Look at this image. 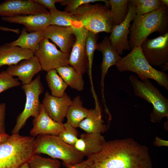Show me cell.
<instances>
[{
  "instance_id": "obj_3",
  "label": "cell",
  "mask_w": 168,
  "mask_h": 168,
  "mask_svg": "<svg viewBox=\"0 0 168 168\" xmlns=\"http://www.w3.org/2000/svg\"><path fill=\"white\" fill-rule=\"evenodd\" d=\"M35 138L12 134L0 143V168H18L35 154Z\"/></svg>"
},
{
  "instance_id": "obj_22",
  "label": "cell",
  "mask_w": 168,
  "mask_h": 168,
  "mask_svg": "<svg viewBox=\"0 0 168 168\" xmlns=\"http://www.w3.org/2000/svg\"><path fill=\"white\" fill-rule=\"evenodd\" d=\"M95 104L94 108L89 109L87 117L80 123L78 127L86 133L101 134L106 131V128L99 103Z\"/></svg>"
},
{
  "instance_id": "obj_33",
  "label": "cell",
  "mask_w": 168,
  "mask_h": 168,
  "mask_svg": "<svg viewBox=\"0 0 168 168\" xmlns=\"http://www.w3.org/2000/svg\"><path fill=\"white\" fill-rule=\"evenodd\" d=\"M97 2H103L107 7L109 8L110 7L109 0H63L60 3L62 5L66 6L65 11L72 14L82 5Z\"/></svg>"
},
{
  "instance_id": "obj_35",
  "label": "cell",
  "mask_w": 168,
  "mask_h": 168,
  "mask_svg": "<svg viewBox=\"0 0 168 168\" xmlns=\"http://www.w3.org/2000/svg\"><path fill=\"white\" fill-rule=\"evenodd\" d=\"M6 105L5 103H0V135L6 133L5 119Z\"/></svg>"
},
{
  "instance_id": "obj_31",
  "label": "cell",
  "mask_w": 168,
  "mask_h": 168,
  "mask_svg": "<svg viewBox=\"0 0 168 168\" xmlns=\"http://www.w3.org/2000/svg\"><path fill=\"white\" fill-rule=\"evenodd\" d=\"M30 168H59L61 163L57 159L34 154L28 163Z\"/></svg>"
},
{
  "instance_id": "obj_16",
  "label": "cell",
  "mask_w": 168,
  "mask_h": 168,
  "mask_svg": "<svg viewBox=\"0 0 168 168\" xmlns=\"http://www.w3.org/2000/svg\"><path fill=\"white\" fill-rule=\"evenodd\" d=\"M2 19L8 22L22 25L27 31L31 32L42 31L51 25V16L48 12L11 17H2Z\"/></svg>"
},
{
  "instance_id": "obj_6",
  "label": "cell",
  "mask_w": 168,
  "mask_h": 168,
  "mask_svg": "<svg viewBox=\"0 0 168 168\" xmlns=\"http://www.w3.org/2000/svg\"><path fill=\"white\" fill-rule=\"evenodd\" d=\"M88 3L79 7L72 14L82 27L97 34L111 33L114 26L110 10L105 5Z\"/></svg>"
},
{
  "instance_id": "obj_42",
  "label": "cell",
  "mask_w": 168,
  "mask_h": 168,
  "mask_svg": "<svg viewBox=\"0 0 168 168\" xmlns=\"http://www.w3.org/2000/svg\"><path fill=\"white\" fill-rule=\"evenodd\" d=\"M18 168H30L28 163H26L22 165Z\"/></svg>"
},
{
  "instance_id": "obj_41",
  "label": "cell",
  "mask_w": 168,
  "mask_h": 168,
  "mask_svg": "<svg viewBox=\"0 0 168 168\" xmlns=\"http://www.w3.org/2000/svg\"><path fill=\"white\" fill-rule=\"evenodd\" d=\"M162 6H166L168 7V1L167 0H161Z\"/></svg>"
},
{
  "instance_id": "obj_12",
  "label": "cell",
  "mask_w": 168,
  "mask_h": 168,
  "mask_svg": "<svg viewBox=\"0 0 168 168\" xmlns=\"http://www.w3.org/2000/svg\"><path fill=\"white\" fill-rule=\"evenodd\" d=\"M128 12L126 17L121 24L114 26L109 38L112 45L119 55L122 54L124 50L131 49L128 35L130 33V23L136 14L135 6L128 2Z\"/></svg>"
},
{
  "instance_id": "obj_13",
  "label": "cell",
  "mask_w": 168,
  "mask_h": 168,
  "mask_svg": "<svg viewBox=\"0 0 168 168\" xmlns=\"http://www.w3.org/2000/svg\"><path fill=\"white\" fill-rule=\"evenodd\" d=\"M47 8L34 0H7L0 3V16L2 17L47 12Z\"/></svg>"
},
{
  "instance_id": "obj_17",
  "label": "cell",
  "mask_w": 168,
  "mask_h": 168,
  "mask_svg": "<svg viewBox=\"0 0 168 168\" xmlns=\"http://www.w3.org/2000/svg\"><path fill=\"white\" fill-rule=\"evenodd\" d=\"M42 70L37 58L34 55L22 60L16 65L9 66L6 71L11 76H17L23 85L30 83L34 76Z\"/></svg>"
},
{
  "instance_id": "obj_23",
  "label": "cell",
  "mask_w": 168,
  "mask_h": 168,
  "mask_svg": "<svg viewBox=\"0 0 168 168\" xmlns=\"http://www.w3.org/2000/svg\"><path fill=\"white\" fill-rule=\"evenodd\" d=\"M42 31L28 33L24 27L21 35L16 40L9 43L12 46H18L22 48L30 50L34 53L39 48L40 41L44 37Z\"/></svg>"
},
{
  "instance_id": "obj_11",
  "label": "cell",
  "mask_w": 168,
  "mask_h": 168,
  "mask_svg": "<svg viewBox=\"0 0 168 168\" xmlns=\"http://www.w3.org/2000/svg\"><path fill=\"white\" fill-rule=\"evenodd\" d=\"M71 28L75 36V40L70 53L69 64L83 75L88 68V61L86 52V40L88 31L83 27Z\"/></svg>"
},
{
  "instance_id": "obj_4",
  "label": "cell",
  "mask_w": 168,
  "mask_h": 168,
  "mask_svg": "<svg viewBox=\"0 0 168 168\" xmlns=\"http://www.w3.org/2000/svg\"><path fill=\"white\" fill-rule=\"evenodd\" d=\"M115 66L120 72H133L138 75L141 81L152 79L168 90V74L155 69L150 64L143 55L141 46L133 48Z\"/></svg>"
},
{
  "instance_id": "obj_39",
  "label": "cell",
  "mask_w": 168,
  "mask_h": 168,
  "mask_svg": "<svg viewBox=\"0 0 168 168\" xmlns=\"http://www.w3.org/2000/svg\"><path fill=\"white\" fill-rule=\"evenodd\" d=\"M0 30H2L5 31H11L18 34L20 33V30L19 29H12L7 27H3L0 26Z\"/></svg>"
},
{
  "instance_id": "obj_28",
  "label": "cell",
  "mask_w": 168,
  "mask_h": 168,
  "mask_svg": "<svg viewBox=\"0 0 168 168\" xmlns=\"http://www.w3.org/2000/svg\"><path fill=\"white\" fill-rule=\"evenodd\" d=\"M110 11L114 25L121 24L126 17L128 12L129 0H110Z\"/></svg>"
},
{
  "instance_id": "obj_7",
  "label": "cell",
  "mask_w": 168,
  "mask_h": 168,
  "mask_svg": "<svg viewBox=\"0 0 168 168\" xmlns=\"http://www.w3.org/2000/svg\"><path fill=\"white\" fill-rule=\"evenodd\" d=\"M135 95L151 104L153 110L150 115L152 122H160L168 119V99L149 80H140L133 75L129 77Z\"/></svg>"
},
{
  "instance_id": "obj_29",
  "label": "cell",
  "mask_w": 168,
  "mask_h": 168,
  "mask_svg": "<svg viewBox=\"0 0 168 168\" xmlns=\"http://www.w3.org/2000/svg\"><path fill=\"white\" fill-rule=\"evenodd\" d=\"M97 34L88 31L86 40V52L88 61V72L91 86L92 93L95 92L92 77V68L94 54L97 47Z\"/></svg>"
},
{
  "instance_id": "obj_9",
  "label": "cell",
  "mask_w": 168,
  "mask_h": 168,
  "mask_svg": "<svg viewBox=\"0 0 168 168\" xmlns=\"http://www.w3.org/2000/svg\"><path fill=\"white\" fill-rule=\"evenodd\" d=\"M145 58L151 66L168 69V32L152 39L147 38L140 46Z\"/></svg>"
},
{
  "instance_id": "obj_26",
  "label": "cell",
  "mask_w": 168,
  "mask_h": 168,
  "mask_svg": "<svg viewBox=\"0 0 168 168\" xmlns=\"http://www.w3.org/2000/svg\"><path fill=\"white\" fill-rule=\"evenodd\" d=\"M49 12L51 16V25L75 28L82 27V24L76 19L72 14L57 9L50 11Z\"/></svg>"
},
{
  "instance_id": "obj_10",
  "label": "cell",
  "mask_w": 168,
  "mask_h": 168,
  "mask_svg": "<svg viewBox=\"0 0 168 168\" xmlns=\"http://www.w3.org/2000/svg\"><path fill=\"white\" fill-rule=\"evenodd\" d=\"M69 54L58 49L46 38H44L40 41L39 49L34 53L42 70L47 72L59 67L69 65Z\"/></svg>"
},
{
  "instance_id": "obj_40",
  "label": "cell",
  "mask_w": 168,
  "mask_h": 168,
  "mask_svg": "<svg viewBox=\"0 0 168 168\" xmlns=\"http://www.w3.org/2000/svg\"><path fill=\"white\" fill-rule=\"evenodd\" d=\"M9 136L8 134L6 133L0 135V143L6 140Z\"/></svg>"
},
{
  "instance_id": "obj_38",
  "label": "cell",
  "mask_w": 168,
  "mask_h": 168,
  "mask_svg": "<svg viewBox=\"0 0 168 168\" xmlns=\"http://www.w3.org/2000/svg\"><path fill=\"white\" fill-rule=\"evenodd\" d=\"M154 145L156 146L160 147L161 146H168V141L164 140L157 136L154 142Z\"/></svg>"
},
{
  "instance_id": "obj_32",
  "label": "cell",
  "mask_w": 168,
  "mask_h": 168,
  "mask_svg": "<svg viewBox=\"0 0 168 168\" xmlns=\"http://www.w3.org/2000/svg\"><path fill=\"white\" fill-rule=\"evenodd\" d=\"M63 125V130L57 136L65 143L73 146L79 138L78 132L76 128L67 122Z\"/></svg>"
},
{
  "instance_id": "obj_24",
  "label": "cell",
  "mask_w": 168,
  "mask_h": 168,
  "mask_svg": "<svg viewBox=\"0 0 168 168\" xmlns=\"http://www.w3.org/2000/svg\"><path fill=\"white\" fill-rule=\"evenodd\" d=\"M89 109L84 107L79 96H77L72 100L66 115L67 123L75 128L78 127L80 123L87 116Z\"/></svg>"
},
{
  "instance_id": "obj_5",
  "label": "cell",
  "mask_w": 168,
  "mask_h": 168,
  "mask_svg": "<svg viewBox=\"0 0 168 168\" xmlns=\"http://www.w3.org/2000/svg\"><path fill=\"white\" fill-rule=\"evenodd\" d=\"M34 150L35 154H45L52 158L61 160L63 165L80 163L85 156L58 136L47 134L37 136L35 138Z\"/></svg>"
},
{
  "instance_id": "obj_25",
  "label": "cell",
  "mask_w": 168,
  "mask_h": 168,
  "mask_svg": "<svg viewBox=\"0 0 168 168\" xmlns=\"http://www.w3.org/2000/svg\"><path fill=\"white\" fill-rule=\"evenodd\" d=\"M57 72L68 86L81 91L84 89V82L83 75L73 67L68 65L56 68Z\"/></svg>"
},
{
  "instance_id": "obj_21",
  "label": "cell",
  "mask_w": 168,
  "mask_h": 168,
  "mask_svg": "<svg viewBox=\"0 0 168 168\" xmlns=\"http://www.w3.org/2000/svg\"><path fill=\"white\" fill-rule=\"evenodd\" d=\"M34 55V53L30 50L6 43L0 46V67L16 65Z\"/></svg>"
},
{
  "instance_id": "obj_37",
  "label": "cell",
  "mask_w": 168,
  "mask_h": 168,
  "mask_svg": "<svg viewBox=\"0 0 168 168\" xmlns=\"http://www.w3.org/2000/svg\"><path fill=\"white\" fill-rule=\"evenodd\" d=\"M63 166L66 168H87V162L86 160L74 165H65Z\"/></svg>"
},
{
  "instance_id": "obj_18",
  "label": "cell",
  "mask_w": 168,
  "mask_h": 168,
  "mask_svg": "<svg viewBox=\"0 0 168 168\" xmlns=\"http://www.w3.org/2000/svg\"><path fill=\"white\" fill-rule=\"evenodd\" d=\"M33 125L30 133L31 136L34 137L40 134L58 136L63 128V124L52 119L46 112L42 104L40 113L34 119Z\"/></svg>"
},
{
  "instance_id": "obj_34",
  "label": "cell",
  "mask_w": 168,
  "mask_h": 168,
  "mask_svg": "<svg viewBox=\"0 0 168 168\" xmlns=\"http://www.w3.org/2000/svg\"><path fill=\"white\" fill-rule=\"evenodd\" d=\"M21 83L6 71L0 73V93L11 88L19 86Z\"/></svg>"
},
{
  "instance_id": "obj_19",
  "label": "cell",
  "mask_w": 168,
  "mask_h": 168,
  "mask_svg": "<svg viewBox=\"0 0 168 168\" xmlns=\"http://www.w3.org/2000/svg\"><path fill=\"white\" fill-rule=\"evenodd\" d=\"M96 49L101 52L102 54V61L101 64V77L100 88L102 99L105 98L104 94V80L109 68L115 65L122 58L117 53L112 45L107 36L103 40L97 44Z\"/></svg>"
},
{
  "instance_id": "obj_8",
  "label": "cell",
  "mask_w": 168,
  "mask_h": 168,
  "mask_svg": "<svg viewBox=\"0 0 168 168\" xmlns=\"http://www.w3.org/2000/svg\"><path fill=\"white\" fill-rule=\"evenodd\" d=\"M21 88L26 95L25 104L23 111L17 118L16 124L11 132L12 134H19L27 119L31 116H38L41 110L39 97L44 91V87L40 76L38 75L30 83L23 85Z\"/></svg>"
},
{
  "instance_id": "obj_2",
  "label": "cell",
  "mask_w": 168,
  "mask_h": 168,
  "mask_svg": "<svg viewBox=\"0 0 168 168\" xmlns=\"http://www.w3.org/2000/svg\"><path fill=\"white\" fill-rule=\"evenodd\" d=\"M158 32L160 35L168 32V7L142 15L136 14L130 29L129 43L131 49L140 46L148 36Z\"/></svg>"
},
{
  "instance_id": "obj_36",
  "label": "cell",
  "mask_w": 168,
  "mask_h": 168,
  "mask_svg": "<svg viewBox=\"0 0 168 168\" xmlns=\"http://www.w3.org/2000/svg\"><path fill=\"white\" fill-rule=\"evenodd\" d=\"M49 10V11L57 9L55 4L56 3L63 2V0H34Z\"/></svg>"
},
{
  "instance_id": "obj_1",
  "label": "cell",
  "mask_w": 168,
  "mask_h": 168,
  "mask_svg": "<svg viewBox=\"0 0 168 168\" xmlns=\"http://www.w3.org/2000/svg\"><path fill=\"white\" fill-rule=\"evenodd\" d=\"M86 161L87 168H152L148 148L131 138L106 142Z\"/></svg>"
},
{
  "instance_id": "obj_14",
  "label": "cell",
  "mask_w": 168,
  "mask_h": 168,
  "mask_svg": "<svg viewBox=\"0 0 168 168\" xmlns=\"http://www.w3.org/2000/svg\"><path fill=\"white\" fill-rule=\"evenodd\" d=\"M44 38L50 39L62 52L70 54L75 40L71 27L50 25L42 31Z\"/></svg>"
},
{
  "instance_id": "obj_15",
  "label": "cell",
  "mask_w": 168,
  "mask_h": 168,
  "mask_svg": "<svg viewBox=\"0 0 168 168\" xmlns=\"http://www.w3.org/2000/svg\"><path fill=\"white\" fill-rule=\"evenodd\" d=\"M72 101L70 97L66 92L63 96L57 97L46 91L42 104L48 115L52 119L63 123Z\"/></svg>"
},
{
  "instance_id": "obj_30",
  "label": "cell",
  "mask_w": 168,
  "mask_h": 168,
  "mask_svg": "<svg viewBox=\"0 0 168 168\" xmlns=\"http://www.w3.org/2000/svg\"><path fill=\"white\" fill-rule=\"evenodd\" d=\"M129 2L135 7L136 14L138 15L152 12L162 6L161 0H131Z\"/></svg>"
},
{
  "instance_id": "obj_20",
  "label": "cell",
  "mask_w": 168,
  "mask_h": 168,
  "mask_svg": "<svg viewBox=\"0 0 168 168\" xmlns=\"http://www.w3.org/2000/svg\"><path fill=\"white\" fill-rule=\"evenodd\" d=\"M106 142L101 133H86L80 135L73 147L84 156H88L100 151Z\"/></svg>"
},
{
  "instance_id": "obj_27",
  "label": "cell",
  "mask_w": 168,
  "mask_h": 168,
  "mask_svg": "<svg viewBox=\"0 0 168 168\" xmlns=\"http://www.w3.org/2000/svg\"><path fill=\"white\" fill-rule=\"evenodd\" d=\"M46 79L52 96L60 97L64 95L68 86L58 74L56 69L47 72Z\"/></svg>"
}]
</instances>
